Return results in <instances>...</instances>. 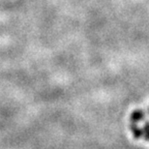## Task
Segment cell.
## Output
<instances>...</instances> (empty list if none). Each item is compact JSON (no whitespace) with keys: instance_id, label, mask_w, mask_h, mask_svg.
I'll return each mask as SVG.
<instances>
[{"instance_id":"4","label":"cell","mask_w":149,"mask_h":149,"mask_svg":"<svg viewBox=\"0 0 149 149\" xmlns=\"http://www.w3.org/2000/svg\"><path fill=\"white\" fill-rule=\"evenodd\" d=\"M148 111H149V109H148Z\"/></svg>"},{"instance_id":"2","label":"cell","mask_w":149,"mask_h":149,"mask_svg":"<svg viewBox=\"0 0 149 149\" xmlns=\"http://www.w3.org/2000/svg\"><path fill=\"white\" fill-rule=\"evenodd\" d=\"M144 119V112L141 109H136L131 113L130 116V122H134V123H139V122L142 121Z\"/></svg>"},{"instance_id":"3","label":"cell","mask_w":149,"mask_h":149,"mask_svg":"<svg viewBox=\"0 0 149 149\" xmlns=\"http://www.w3.org/2000/svg\"><path fill=\"white\" fill-rule=\"evenodd\" d=\"M142 131H143V136L145 138V139L149 141V121L145 122L144 127L142 128Z\"/></svg>"},{"instance_id":"1","label":"cell","mask_w":149,"mask_h":149,"mask_svg":"<svg viewBox=\"0 0 149 149\" xmlns=\"http://www.w3.org/2000/svg\"><path fill=\"white\" fill-rule=\"evenodd\" d=\"M130 123L131 131H132L134 138L136 139H139L141 136H143V131H142V128H141L138 125L139 123H134V122H130Z\"/></svg>"}]
</instances>
